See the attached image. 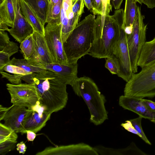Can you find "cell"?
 <instances>
[{"label":"cell","instance_id":"f1b7e54d","mask_svg":"<svg viewBox=\"0 0 155 155\" xmlns=\"http://www.w3.org/2000/svg\"><path fill=\"white\" fill-rule=\"evenodd\" d=\"M105 67L112 74H117L120 70V65L117 58L114 55L107 58Z\"/></svg>","mask_w":155,"mask_h":155},{"label":"cell","instance_id":"d6986e66","mask_svg":"<svg viewBox=\"0 0 155 155\" xmlns=\"http://www.w3.org/2000/svg\"><path fill=\"white\" fill-rule=\"evenodd\" d=\"M155 61V37L146 41L143 45L138 61L137 65L141 68Z\"/></svg>","mask_w":155,"mask_h":155},{"label":"cell","instance_id":"7402d4cb","mask_svg":"<svg viewBox=\"0 0 155 155\" xmlns=\"http://www.w3.org/2000/svg\"><path fill=\"white\" fill-rule=\"evenodd\" d=\"M18 50L17 44L10 41L7 33L0 31V52L8 54L11 57L17 53Z\"/></svg>","mask_w":155,"mask_h":155},{"label":"cell","instance_id":"ffe728a7","mask_svg":"<svg viewBox=\"0 0 155 155\" xmlns=\"http://www.w3.org/2000/svg\"><path fill=\"white\" fill-rule=\"evenodd\" d=\"M15 17L12 0H1L0 4V23L12 27Z\"/></svg>","mask_w":155,"mask_h":155},{"label":"cell","instance_id":"6da1fadb","mask_svg":"<svg viewBox=\"0 0 155 155\" xmlns=\"http://www.w3.org/2000/svg\"><path fill=\"white\" fill-rule=\"evenodd\" d=\"M21 80L34 84L39 96V104L51 114L64 108L68 99L67 84L54 72L47 70L23 75Z\"/></svg>","mask_w":155,"mask_h":155},{"label":"cell","instance_id":"2e32d148","mask_svg":"<svg viewBox=\"0 0 155 155\" xmlns=\"http://www.w3.org/2000/svg\"><path fill=\"white\" fill-rule=\"evenodd\" d=\"M119 104L124 109L134 112L143 118L150 120L155 119V112L149 111L141 98L121 95L119 98Z\"/></svg>","mask_w":155,"mask_h":155},{"label":"cell","instance_id":"8992f818","mask_svg":"<svg viewBox=\"0 0 155 155\" xmlns=\"http://www.w3.org/2000/svg\"><path fill=\"white\" fill-rule=\"evenodd\" d=\"M145 16L142 15L139 7L138 13L133 25L131 33L127 35V41L132 70L133 73L137 72L138 61L143 47L146 42L147 25L143 23Z\"/></svg>","mask_w":155,"mask_h":155},{"label":"cell","instance_id":"4316f807","mask_svg":"<svg viewBox=\"0 0 155 155\" xmlns=\"http://www.w3.org/2000/svg\"><path fill=\"white\" fill-rule=\"evenodd\" d=\"M35 48V41L32 34L21 43L20 48L25 59L27 60L31 56L34 52Z\"/></svg>","mask_w":155,"mask_h":155},{"label":"cell","instance_id":"f6af8a7d","mask_svg":"<svg viewBox=\"0 0 155 155\" xmlns=\"http://www.w3.org/2000/svg\"><path fill=\"white\" fill-rule=\"evenodd\" d=\"M8 26L3 23H0V31H8L9 29Z\"/></svg>","mask_w":155,"mask_h":155},{"label":"cell","instance_id":"3957f363","mask_svg":"<svg viewBox=\"0 0 155 155\" xmlns=\"http://www.w3.org/2000/svg\"><path fill=\"white\" fill-rule=\"evenodd\" d=\"M71 86L75 93L81 97L87 104L91 122L97 126L108 119V112L105 106V97L91 79L85 76L77 77Z\"/></svg>","mask_w":155,"mask_h":155},{"label":"cell","instance_id":"484cf974","mask_svg":"<svg viewBox=\"0 0 155 155\" xmlns=\"http://www.w3.org/2000/svg\"><path fill=\"white\" fill-rule=\"evenodd\" d=\"M8 64L18 66L31 74L42 72L47 70L31 64L25 59H17L15 58H13L10 60Z\"/></svg>","mask_w":155,"mask_h":155},{"label":"cell","instance_id":"1f68e13d","mask_svg":"<svg viewBox=\"0 0 155 155\" xmlns=\"http://www.w3.org/2000/svg\"><path fill=\"white\" fill-rule=\"evenodd\" d=\"M102 12L101 15V28L102 30L104 27L106 14H109L110 11L112 10V7L108 0H101Z\"/></svg>","mask_w":155,"mask_h":155},{"label":"cell","instance_id":"60d3db41","mask_svg":"<svg viewBox=\"0 0 155 155\" xmlns=\"http://www.w3.org/2000/svg\"><path fill=\"white\" fill-rule=\"evenodd\" d=\"M27 138L29 141H32L35 139L36 137V133L33 131L27 130L26 131Z\"/></svg>","mask_w":155,"mask_h":155},{"label":"cell","instance_id":"8fae6325","mask_svg":"<svg viewBox=\"0 0 155 155\" xmlns=\"http://www.w3.org/2000/svg\"><path fill=\"white\" fill-rule=\"evenodd\" d=\"M51 115L39 103L32 108L26 118L20 133L22 134H25L27 130H29L36 133L45 126Z\"/></svg>","mask_w":155,"mask_h":155},{"label":"cell","instance_id":"d4e9b609","mask_svg":"<svg viewBox=\"0 0 155 155\" xmlns=\"http://www.w3.org/2000/svg\"><path fill=\"white\" fill-rule=\"evenodd\" d=\"M11 128L0 123V143L17 142L18 135Z\"/></svg>","mask_w":155,"mask_h":155},{"label":"cell","instance_id":"277c9868","mask_svg":"<svg viewBox=\"0 0 155 155\" xmlns=\"http://www.w3.org/2000/svg\"><path fill=\"white\" fill-rule=\"evenodd\" d=\"M124 12L121 8L116 10L113 15L106 14L101 37L94 41L89 54L98 58L113 55L124 24Z\"/></svg>","mask_w":155,"mask_h":155},{"label":"cell","instance_id":"d590c367","mask_svg":"<svg viewBox=\"0 0 155 155\" xmlns=\"http://www.w3.org/2000/svg\"><path fill=\"white\" fill-rule=\"evenodd\" d=\"M10 56L8 54L0 52V71H3V68L8 64L10 61Z\"/></svg>","mask_w":155,"mask_h":155},{"label":"cell","instance_id":"b9f144b4","mask_svg":"<svg viewBox=\"0 0 155 155\" xmlns=\"http://www.w3.org/2000/svg\"><path fill=\"white\" fill-rule=\"evenodd\" d=\"M123 0H111L112 5L115 10L120 9Z\"/></svg>","mask_w":155,"mask_h":155},{"label":"cell","instance_id":"836d02e7","mask_svg":"<svg viewBox=\"0 0 155 155\" xmlns=\"http://www.w3.org/2000/svg\"><path fill=\"white\" fill-rule=\"evenodd\" d=\"M15 143L4 142L0 143V154L4 155L15 147Z\"/></svg>","mask_w":155,"mask_h":155},{"label":"cell","instance_id":"d6a6232c","mask_svg":"<svg viewBox=\"0 0 155 155\" xmlns=\"http://www.w3.org/2000/svg\"><path fill=\"white\" fill-rule=\"evenodd\" d=\"M2 78H5L12 84L18 85L21 83V78L23 76L21 75H12L3 71H0Z\"/></svg>","mask_w":155,"mask_h":155},{"label":"cell","instance_id":"f907efd6","mask_svg":"<svg viewBox=\"0 0 155 155\" xmlns=\"http://www.w3.org/2000/svg\"><path fill=\"white\" fill-rule=\"evenodd\" d=\"M111 0H108V1H109V2L110 3V1H111Z\"/></svg>","mask_w":155,"mask_h":155},{"label":"cell","instance_id":"8d00e7d4","mask_svg":"<svg viewBox=\"0 0 155 155\" xmlns=\"http://www.w3.org/2000/svg\"><path fill=\"white\" fill-rule=\"evenodd\" d=\"M93 10L92 13L94 15H101L102 12L101 0H95L93 5Z\"/></svg>","mask_w":155,"mask_h":155},{"label":"cell","instance_id":"e575fe53","mask_svg":"<svg viewBox=\"0 0 155 155\" xmlns=\"http://www.w3.org/2000/svg\"><path fill=\"white\" fill-rule=\"evenodd\" d=\"M121 126L126 130L137 135L141 138V135L137 131L130 120H126L125 123H122Z\"/></svg>","mask_w":155,"mask_h":155},{"label":"cell","instance_id":"ee69618b","mask_svg":"<svg viewBox=\"0 0 155 155\" xmlns=\"http://www.w3.org/2000/svg\"><path fill=\"white\" fill-rule=\"evenodd\" d=\"M84 5L88 10L92 12L93 10V6L91 0H84Z\"/></svg>","mask_w":155,"mask_h":155},{"label":"cell","instance_id":"e0dca14e","mask_svg":"<svg viewBox=\"0 0 155 155\" xmlns=\"http://www.w3.org/2000/svg\"><path fill=\"white\" fill-rule=\"evenodd\" d=\"M22 14L36 31L42 36L45 35L44 25L30 4L26 0H19Z\"/></svg>","mask_w":155,"mask_h":155},{"label":"cell","instance_id":"c3c4849f","mask_svg":"<svg viewBox=\"0 0 155 155\" xmlns=\"http://www.w3.org/2000/svg\"><path fill=\"white\" fill-rule=\"evenodd\" d=\"M91 0V2L92 5H93L94 2L95 0Z\"/></svg>","mask_w":155,"mask_h":155},{"label":"cell","instance_id":"ac0fdd59","mask_svg":"<svg viewBox=\"0 0 155 155\" xmlns=\"http://www.w3.org/2000/svg\"><path fill=\"white\" fill-rule=\"evenodd\" d=\"M94 148L99 154L102 155H147L138 147L134 142L124 148L114 149L102 146H96Z\"/></svg>","mask_w":155,"mask_h":155},{"label":"cell","instance_id":"f546056e","mask_svg":"<svg viewBox=\"0 0 155 155\" xmlns=\"http://www.w3.org/2000/svg\"><path fill=\"white\" fill-rule=\"evenodd\" d=\"M143 117L141 116L137 118L130 120L133 125L137 131L141 136V138L147 143L151 145V142L148 140L141 126V120Z\"/></svg>","mask_w":155,"mask_h":155},{"label":"cell","instance_id":"4dcf8cb0","mask_svg":"<svg viewBox=\"0 0 155 155\" xmlns=\"http://www.w3.org/2000/svg\"><path fill=\"white\" fill-rule=\"evenodd\" d=\"M3 71L15 75H25L31 74L22 68L14 65L7 64L3 68Z\"/></svg>","mask_w":155,"mask_h":155},{"label":"cell","instance_id":"ba28073f","mask_svg":"<svg viewBox=\"0 0 155 155\" xmlns=\"http://www.w3.org/2000/svg\"><path fill=\"white\" fill-rule=\"evenodd\" d=\"M61 23H48L45 28L44 38L53 63L68 64L61 39Z\"/></svg>","mask_w":155,"mask_h":155},{"label":"cell","instance_id":"cb8c5ba5","mask_svg":"<svg viewBox=\"0 0 155 155\" xmlns=\"http://www.w3.org/2000/svg\"><path fill=\"white\" fill-rule=\"evenodd\" d=\"M32 6L45 25L49 0H26Z\"/></svg>","mask_w":155,"mask_h":155},{"label":"cell","instance_id":"7c38bea8","mask_svg":"<svg viewBox=\"0 0 155 155\" xmlns=\"http://www.w3.org/2000/svg\"><path fill=\"white\" fill-rule=\"evenodd\" d=\"M35 43L34 52L27 61L34 66L53 63L52 56L44 37L34 31L32 34Z\"/></svg>","mask_w":155,"mask_h":155},{"label":"cell","instance_id":"f35d334b","mask_svg":"<svg viewBox=\"0 0 155 155\" xmlns=\"http://www.w3.org/2000/svg\"><path fill=\"white\" fill-rule=\"evenodd\" d=\"M27 147L23 141H21L16 145V150L19 153L24 154L27 149Z\"/></svg>","mask_w":155,"mask_h":155},{"label":"cell","instance_id":"5b68a950","mask_svg":"<svg viewBox=\"0 0 155 155\" xmlns=\"http://www.w3.org/2000/svg\"><path fill=\"white\" fill-rule=\"evenodd\" d=\"M124 95L143 98L155 96V61L133 73L125 85Z\"/></svg>","mask_w":155,"mask_h":155},{"label":"cell","instance_id":"4fadbf2b","mask_svg":"<svg viewBox=\"0 0 155 155\" xmlns=\"http://www.w3.org/2000/svg\"><path fill=\"white\" fill-rule=\"evenodd\" d=\"M26 108L12 104L3 119L4 124L16 133H20L25 121L32 110Z\"/></svg>","mask_w":155,"mask_h":155},{"label":"cell","instance_id":"7dc6e473","mask_svg":"<svg viewBox=\"0 0 155 155\" xmlns=\"http://www.w3.org/2000/svg\"><path fill=\"white\" fill-rule=\"evenodd\" d=\"M151 122L155 123V119H152L150 120Z\"/></svg>","mask_w":155,"mask_h":155},{"label":"cell","instance_id":"603a6c76","mask_svg":"<svg viewBox=\"0 0 155 155\" xmlns=\"http://www.w3.org/2000/svg\"><path fill=\"white\" fill-rule=\"evenodd\" d=\"M63 0L52 5L48 4L47 11L46 23H60V15Z\"/></svg>","mask_w":155,"mask_h":155},{"label":"cell","instance_id":"681fc988","mask_svg":"<svg viewBox=\"0 0 155 155\" xmlns=\"http://www.w3.org/2000/svg\"><path fill=\"white\" fill-rule=\"evenodd\" d=\"M76 1V0H73V3Z\"/></svg>","mask_w":155,"mask_h":155},{"label":"cell","instance_id":"7bdbcfd3","mask_svg":"<svg viewBox=\"0 0 155 155\" xmlns=\"http://www.w3.org/2000/svg\"><path fill=\"white\" fill-rule=\"evenodd\" d=\"M143 3L149 8H153L155 7V0H144Z\"/></svg>","mask_w":155,"mask_h":155},{"label":"cell","instance_id":"ab89813d","mask_svg":"<svg viewBox=\"0 0 155 155\" xmlns=\"http://www.w3.org/2000/svg\"><path fill=\"white\" fill-rule=\"evenodd\" d=\"M11 107H6L2 106L1 105L0 106V120L1 121L3 119L8 111L10 108Z\"/></svg>","mask_w":155,"mask_h":155},{"label":"cell","instance_id":"83f0119b","mask_svg":"<svg viewBox=\"0 0 155 155\" xmlns=\"http://www.w3.org/2000/svg\"><path fill=\"white\" fill-rule=\"evenodd\" d=\"M84 0H76L73 4L72 10L74 15V20L76 25L78 24L81 17L84 12Z\"/></svg>","mask_w":155,"mask_h":155},{"label":"cell","instance_id":"30bf717a","mask_svg":"<svg viewBox=\"0 0 155 155\" xmlns=\"http://www.w3.org/2000/svg\"><path fill=\"white\" fill-rule=\"evenodd\" d=\"M12 1L14 10V20L13 27L8 31L18 42L21 43L26 37L32 35L34 31L21 12L19 0Z\"/></svg>","mask_w":155,"mask_h":155},{"label":"cell","instance_id":"9c48e42d","mask_svg":"<svg viewBox=\"0 0 155 155\" xmlns=\"http://www.w3.org/2000/svg\"><path fill=\"white\" fill-rule=\"evenodd\" d=\"M123 25L120 38L114 50L113 55L117 58L119 63L120 70L117 75L127 82L133 73L131 67L126 34Z\"/></svg>","mask_w":155,"mask_h":155},{"label":"cell","instance_id":"7a4b0ae2","mask_svg":"<svg viewBox=\"0 0 155 155\" xmlns=\"http://www.w3.org/2000/svg\"><path fill=\"white\" fill-rule=\"evenodd\" d=\"M101 23V15L90 14L77 25L63 43L68 64L77 63L79 59L88 54L95 40L98 25Z\"/></svg>","mask_w":155,"mask_h":155},{"label":"cell","instance_id":"74e56055","mask_svg":"<svg viewBox=\"0 0 155 155\" xmlns=\"http://www.w3.org/2000/svg\"><path fill=\"white\" fill-rule=\"evenodd\" d=\"M141 100L147 108L150 111L155 112V102L150 100L141 98Z\"/></svg>","mask_w":155,"mask_h":155},{"label":"cell","instance_id":"5bb4252c","mask_svg":"<svg viewBox=\"0 0 155 155\" xmlns=\"http://www.w3.org/2000/svg\"><path fill=\"white\" fill-rule=\"evenodd\" d=\"M37 67L54 72L67 85L71 86L78 77L77 63L63 64L53 63L39 64Z\"/></svg>","mask_w":155,"mask_h":155},{"label":"cell","instance_id":"bcb514c9","mask_svg":"<svg viewBox=\"0 0 155 155\" xmlns=\"http://www.w3.org/2000/svg\"><path fill=\"white\" fill-rule=\"evenodd\" d=\"M135 2H139L140 4H141L143 3L144 0H134Z\"/></svg>","mask_w":155,"mask_h":155},{"label":"cell","instance_id":"44dd1931","mask_svg":"<svg viewBox=\"0 0 155 155\" xmlns=\"http://www.w3.org/2000/svg\"><path fill=\"white\" fill-rule=\"evenodd\" d=\"M136 3L134 0H125L124 12V29L133 26L138 10L139 6L137 5Z\"/></svg>","mask_w":155,"mask_h":155},{"label":"cell","instance_id":"52a82bcc","mask_svg":"<svg viewBox=\"0 0 155 155\" xmlns=\"http://www.w3.org/2000/svg\"><path fill=\"white\" fill-rule=\"evenodd\" d=\"M6 86L12 104L32 109L39 103V94L34 84L8 83Z\"/></svg>","mask_w":155,"mask_h":155},{"label":"cell","instance_id":"9a60e30c","mask_svg":"<svg viewBox=\"0 0 155 155\" xmlns=\"http://www.w3.org/2000/svg\"><path fill=\"white\" fill-rule=\"evenodd\" d=\"M73 0H63L60 15L61 39L63 43L77 25L74 20Z\"/></svg>","mask_w":155,"mask_h":155}]
</instances>
